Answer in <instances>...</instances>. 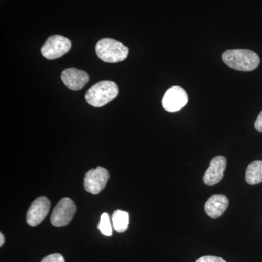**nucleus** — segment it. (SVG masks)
<instances>
[{
    "label": "nucleus",
    "instance_id": "f257e3e1",
    "mask_svg": "<svg viewBox=\"0 0 262 262\" xmlns=\"http://www.w3.org/2000/svg\"><path fill=\"white\" fill-rule=\"evenodd\" d=\"M226 65L234 70L248 72L257 68L260 58L257 53L246 49L228 50L222 54Z\"/></svg>",
    "mask_w": 262,
    "mask_h": 262
},
{
    "label": "nucleus",
    "instance_id": "f03ea898",
    "mask_svg": "<svg viewBox=\"0 0 262 262\" xmlns=\"http://www.w3.org/2000/svg\"><path fill=\"white\" fill-rule=\"evenodd\" d=\"M119 89L112 81H101L90 88L85 94L88 103L94 107H101L117 97Z\"/></svg>",
    "mask_w": 262,
    "mask_h": 262
},
{
    "label": "nucleus",
    "instance_id": "7ed1b4c3",
    "mask_svg": "<svg viewBox=\"0 0 262 262\" xmlns=\"http://www.w3.org/2000/svg\"><path fill=\"white\" fill-rule=\"evenodd\" d=\"M96 53L98 58L106 63H117L126 59L129 49L122 43L113 39H101L96 44Z\"/></svg>",
    "mask_w": 262,
    "mask_h": 262
},
{
    "label": "nucleus",
    "instance_id": "20e7f679",
    "mask_svg": "<svg viewBox=\"0 0 262 262\" xmlns=\"http://www.w3.org/2000/svg\"><path fill=\"white\" fill-rule=\"evenodd\" d=\"M77 211L75 203L69 198H62L55 207L52 213L51 222L52 225L57 227L68 225Z\"/></svg>",
    "mask_w": 262,
    "mask_h": 262
},
{
    "label": "nucleus",
    "instance_id": "39448f33",
    "mask_svg": "<svg viewBox=\"0 0 262 262\" xmlns=\"http://www.w3.org/2000/svg\"><path fill=\"white\" fill-rule=\"evenodd\" d=\"M72 43L63 36L53 35L50 37L42 48V54L49 60L57 59L70 51Z\"/></svg>",
    "mask_w": 262,
    "mask_h": 262
},
{
    "label": "nucleus",
    "instance_id": "423d86ee",
    "mask_svg": "<svg viewBox=\"0 0 262 262\" xmlns=\"http://www.w3.org/2000/svg\"><path fill=\"white\" fill-rule=\"evenodd\" d=\"M108 179H110V175L106 169L102 167L91 169L84 177V189L91 194H99L106 187Z\"/></svg>",
    "mask_w": 262,
    "mask_h": 262
},
{
    "label": "nucleus",
    "instance_id": "0eeeda50",
    "mask_svg": "<svg viewBox=\"0 0 262 262\" xmlns=\"http://www.w3.org/2000/svg\"><path fill=\"white\" fill-rule=\"evenodd\" d=\"M188 100V95L184 89L179 86H173L165 92L162 103L166 111L175 113L184 107Z\"/></svg>",
    "mask_w": 262,
    "mask_h": 262
},
{
    "label": "nucleus",
    "instance_id": "6e6552de",
    "mask_svg": "<svg viewBox=\"0 0 262 262\" xmlns=\"http://www.w3.org/2000/svg\"><path fill=\"white\" fill-rule=\"evenodd\" d=\"M51 208V202L46 196L37 198L31 205L27 213V222L32 227L39 225L47 216Z\"/></svg>",
    "mask_w": 262,
    "mask_h": 262
},
{
    "label": "nucleus",
    "instance_id": "1a4fd4ad",
    "mask_svg": "<svg viewBox=\"0 0 262 262\" xmlns=\"http://www.w3.org/2000/svg\"><path fill=\"white\" fill-rule=\"evenodd\" d=\"M226 166H227V160L225 157L216 156L213 158L204 174L203 182L208 186H213L218 184L223 179Z\"/></svg>",
    "mask_w": 262,
    "mask_h": 262
},
{
    "label": "nucleus",
    "instance_id": "9d476101",
    "mask_svg": "<svg viewBox=\"0 0 262 262\" xmlns=\"http://www.w3.org/2000/svg\"><path fill=\"white\" fill-rule=\"evenodd\" d=\"M61 80L68 89L78 91L88 83L89 76L84 71L69 68L66 69L62 72Z\"/></svg>",
    "mask_w": 262,
    "mask_h": 262
},
{
    "label": "nucleus",
    "instance_id": "9b49d317",
    "mask_svg": "<svg viewBox=\"0 0 262 262\" xmlns=\"http://www.w3.org/2000/svg\"><path fill=\"white\" fill-rule=\"evenodd\" d=\"M229 205L227 196L222 194L211 196L205 204V211L211 218L216 219L225 213Z\"/></svg>",
    "mask_w": 262,
    "mask_h": 262
},
{
    "label": "nucleus",
    "instance_id": "f8f14e48",
    "mask_svg": "<svg viewBox=\"0 0 262 262\" xmlns=\"http://www.w3.org/2000/svg\"><path fill=\"white\" fill-rule=\"evenodd\" d=\"M246 181L250 185L262 182V160H256L248 165L246 171Z\"/></svg>",
    "mask_w": 262,
    "mask_h": 262
},
{
    "label": "nucleus",
    "instance_id": "ddd939ff",
    "mask_svg": "<svg viewBox=\"0 0 262 262\" xmlns=\"http://www.w3.org/2000/svg\"><path fill=\"white\" fill-rule=\"evenodd\" d=\"M112 220L114 229L116 232L122 233L128 228L129 213L127 212L117 210L114 212Z\"/></svg>",
    "mask_w": 262,
    "mask_h": 262
},
{
    "label": "nucleus",
    "instance_id": "4468645a",
    "mask_svg": "<svg viewBox=\"0 0 262 262\" xmlns=\"http://www.w3.org/2000/svg\"><path fill=\"white\" fill-rule=\"evenodd\" d=\"M97 228L104 235L111 236L113 234V227H112L110 215L108 213H104L101 215V221H100V223L98 224Z\"/></svg>",
    "mask_w": 262,
    "mask_h": 262
},
{
    "label": "nucleus",
    "instance_id": "2eb2a0df",
    "mask_svg": "<svg viewBox=\"0 0 262 262\" xmlns=\"http://www.w3.org/2000/svg\"><path fill=\"white\" fill-rule=\"evenodd\" d=\"M41 262H65V260L60 253H53L46 256Z\"/></svg>",
    "mask_w": 262,
    "mask_h": 262
},
{
    "label": "nucleus",
    "instance_id": "dca6fc26",
    "mask_svg": "<svg viewBox=\"0 0 262 262\" xmlns=\"http://www.w3.org/2000/svg\"><path fill=\"white\" fill-rule=\"evenodd\" d=\"M196 262H226L223 258L218 256H206L198 258Z\"/></svg>",
    "mask_w": 262,
    "mask_h": 262
},
{
    "label": "nucleus",
    "instance_id": "f3484780",
    "mask_svg": "<svg viewBox=\"0 0 262 262\" xmlns=\"http://www.w3.org/2000/svg\"><path fill=\"white\" fill-rule=\"evenodd\" d=\"M255 128L256 130L262 133V111L259 113L256 122H255Z\"/></svg>",
    "mask_w": 262,
    "mask_h": 262
},
{
    "label": "nucleus",
    "instance_id": "a211bd4d",
    "mask_svg": "<svg viewBox=\"0 0 262 262\" xmlns=\"http://www.w3.org/2000/svg\"><path fill=\"white\" fill-rule=\"evenodd\" d=\"M5 243V237L3 233H0V246H3Z\"/></svg>",
    "mask_w": 262,
    "mask_h": 262
}]
</instances>
